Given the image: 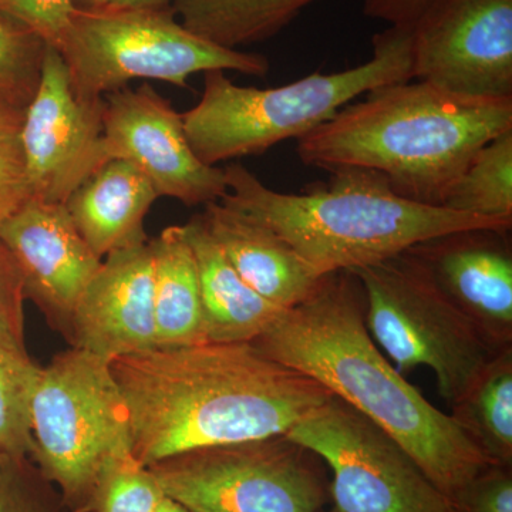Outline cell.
Here are the masks:
<instances>
[{
    "label": "cell",
    "mask_w": 512,
    "mask_h": 512,
    "mask_svg": "<svg viewBox=\"0 0 512 512\" xmlns=\"http://www.w3.org/2000/svg\"><path fill=\"white\" fill-rule=\"evenodd\" d=\"M104 146L109 160H124L146 175L160 197L188 207L221 201L225 171L202 163L184 131L183 114L150 86L107 94Z\"/></svg>",
    "instance_id": "cell-13"
},
{
    "label": "cell",
    "mask_w": 512,
    "mask_h": 512,
    "mask_svg": "<svg viewBox=\"0 0 512 512\" xmlns=\"http://www.w3.org/2000/svg\"><path fill=\"white\" fill-rule=\"evenodd\" d=\"M298 140L302 163L366 168L400 197L443 207L474 154L512 130V99H473L429 83L377 87Z\"/></svg>",
    "instance_id": "cell-3"
},
{
    "label": "cell",
    "mask_w": 512,
    "mask_h": 512,
    "mask_svg": "<svg viewBox=\"0 0 512 512\" xmlns=\"http://www.w3.org/2000/svg\"><path fill=\"white\" fill-rule=\"evenodd\" d=\"M160 198L150 180L124 160L107 161L67 198L66 207L94 254L143 244L144 220Z\"/></svg>",
    "instance_id": "cell-18"
},
{
    "label": "cell",
    "mask_w": 512,
    "mask_h": 512,
    "mask_svg": "<svg viewBox=\"0 0 512 512\" xmlns=\"http://www.w3.org/2000/svg\"><path fill=\"white\" fill-rule=\"evenodd\" d=\"M156 512H190L187 510V508L183 507L180 503H177V501L171 500L170 497L163 498V501H161L160 505H158Z\"/></svg>",
    "instance_id": "cell-34"
},
{
    "label": "cell",
    "mask_w": 512,
    "mask_h": 512,
    "mask_svg": "<svg viewBox=\"0 0 512 512\" xmlns=\"http://www.w3.org/2000/svg\"><path fill=\"white\" fill-rule=\"evenodd\" d=\"M332 471L335 512H451V504L396 440L348 403H328L285 433Z\"/></svg>",
    "instance_id": "cell-10"
},
{
    "label": "cell",
    "mask_w": 512,
    "mask_h": 512,
    "mask_svg": "<svg viewBox=\"0 0 512 512\" xmlns=\"http://www.w3.org/2000/svg\"><path fill=\"white\" fill-rule=\"evenodd\" d=\"M413 26L373 36L372 59L343 72L313 73L286 86H238L222 70L207 72L200 103L183 113L184 131L202 163L259 156L282 141L301 140L377 87L413 80Z\"/></svg>",
    "instance_id": "cell-5"
},
{
    "label": "cell",
    "mask_w": 512,
    "mask_h": 512,
    "mask_svg": "<svg viewBox=\"0 0 512 512\" xmlns=\"http://www.w3.org/2000/svg\"><path fill=\"white\" fill-rule=\"evenodd\" d=\"M173 0H109L106 6L117 9H168Z\"/></svg>",
    "instance_id": "cell-33"
},
{
    "label": "cell",
    "mask_w": 512,
    "mask_h": 512,
    "mask_svg": "<svg viewBox=\"0 0 512 512\" xmlns=\"http://www.w3.org/2000/svg\"><path fill=\"white\" fill-rule=\"evenodd\" d=\"M510 229L447 232L407 249L494 352L512 348Z\"/></svg>",
    "instance_id": "cell-15"
},
{
    "label": "cell",
    "mask_w": 512,
    "mask_h": 512,
    "mask_svg": "<svg viewBox=\"0 0 512 512\" xmlns=\"http://www.w3.org/2000/svg\"><path fill=\"white\" fill-rule=\"evenodd\" d=\"M224 171L222 204L271 228L322 276L380 264L447 232L512 227L406 200L384 175L366 168H336L328 184L299 194L271 190L239 163Z\"/></svg>",
    "instance_id": "cell-4"
},
{
    "label": "cell",
    "mask_w": 512,
    "mask_h": 512,
    "mask_svg": "<svg viewBox=\"0 0 512 512\" xmlns=\"http://www.w3.org/2000/svg\"><path fill=\"white\" fill-rule=\"evenodd\" d=\"M200 276L205 342H254L286 309L245 284L205 227L201 214L184 225Z\"/></svg>",
    "instance_id": "cell-19"
},
{
    "label": "cell",
    "mask_w": 512,
    "mask_h": 512,
    "mask_svg": "<svg viewBox=\"0 0 512 512\" xmlns=\"http://www.w3.org/2000/svg\"><path fill=\"white\" fill-rule=\"evenodd\" d=\"M110 367L131 453L146 467L194 448L281 436L333 397L249 342L156 348Z\"/></svg>",
    "instance_id": "cell-1"
},
{
    "label": "cell",
    "mask_w": 512,
    "mask_h": 512,
    "mask_svg": "<svg viewBox=\"0 0 512 512\" xmlns=\"http://www.w3.org/2000/svg\"><path fill=\"white\" fill-rule=\"evenodd\" d=\"M106 100L80 99L59 50L47 46L40 82L20 131L30 197L66 204L109 160L104 146Z\"/></svg>",
    "instance_id": "cell-12"
},
{
    "label": "cell",
    "mask_w": 512,
    "mask_h": 512,
    "mask_svg": "<svg viewBox=\"0 0 512 512\" xmlns=\"http://www.w3.org/2000/svg\"><path fill=\"white\" fill-rule=\"evenodd\" d=\"M28 104L0 89V222L30 198L20 131Z\"/></svg>",
    "instance_id": "cell-27"
},
{
    "label": "cell",
    "mask_w": 512,
    "mask_h": 512,
    "mask_svg": "<svg viewBox=\"0 0 512 512\" xmlns=\"http://www.w3.org/2000/svg\"><path fill=\"white\" fill-rule=\"evenodd\" d=\"M413 79L473 99H512V0H437L412 29Z\"/></svg>",
    "instance_id": "cell-11"
},
{
    "label": "cell",
    "mask_w": 512,
    "mask_h": 512,
    "mask_svg": "<svg viewBox=\"0 0 512 512\" xmlns=\"http://www.w3.org/2000/svg\"><path fill=\"white\" fill-rule=\"evenodd\" d=\"M148 468L190 512H319L330 498L320 458L285 434L194 448Z\"/></svg>",
    "instance_id": "cell-9"
},
{
    "label": "cell",
    "mask_w": 512,
    "mask_h": 512,
    "mask_svg": "<svg viewBox=\"0 0 512 512\" xmlns=\"http://www.w3.org/2000/svg\"><path fill=\"white\" fill-rule=\"evenodd\" d=\"M154 258L157 348L205 342L200 276L184 225L150 238Z\"/></svg>",
    "instance_id": "cell-20"
},
{
    "label": "cell",
    "mask_w": 512,
    "mask_h": 512,
    "mask_svg": "<svg viewBox=\"0 0 512 512\" xmlns=\"http://www.w3.org/2000/svg\"><path fill=\"white\" fill-rule=\"evenodd\" d=\"M76 10L74 0H0V16L59 49Z\"/></svg>",
    "instance_id": "cell-30"
},
{
    "label": "cell",
    "mask_w": 512,
    "mask_h": 512,
    "mask_svg": "<svg viewBox=\"0 0 512 512\" xmlns=\"http://www.w3.org/2000/svg\"><path fill=\"white\" fill-rule=\"evenodd\" d=\"M443 208L512 224V130L474 154L448 191Z\"/></svg>",
    "instance_id": "cell-23"
},
{
    "label": "cell",
    "mask_w": 512,
    "mask_h": 512,
    "mask_svg": "<svg viewBox=\"0 0 512 512\" xmlns=\"http://www.w3.org/2000/svg\"><path fill=\"white\" fill-rule=\"evenodd\" d=\"M319 512H322V511H319ZM330 512H335V511H330Z\"/></svg>",
    "instance_id": "cell-36"
},
{
    "label": "cell",
    "mask_w": 512,
    "mask_h": 512,
    "mask_svg": "<svg viewBox=\"0 0 512 512\" xmlns=\"http://www.w3.org/2000/svg\"><path fill=\"white\" fill-rule=\"evenodd\" d=\"M0 238L22 271L26 299L69 339L77 303L103 259L84 241L66 204L30 197L0 222Z\"/></svg>",
    "instance_id": "cell-14"
},
{
    "label": "cell",
    "mask_w": 512,
    "mask_h": 512,
    "mask_svg": "<svg viewBox=\"0 0 512 512\" xmlns=\"http://www.w3.org/2000/svg\"><path fill=\"white\" fill-rule=\"evenodd\" d=\"M45 49L39 37L0 16V89L29 104L39 86Z\"/></svg>",
    "instance_id": "cell-28"
},
{
    "label": "cell",
    "mask_w": 512,
    "mask_h": 512,
    "mask_svg": "<svg viewBox=\"0 0 512 512\" xmlns=\"http://www.w3.org/2000/svg\"><path fill=\"white\" fill-rule=\"evenodd\" d=\"M262 355L311 377L386 430L448 501L494 466L457 426L387 362L365 322V293L350 271L323 276L309 298L255 339Z\"/></svg>",
    "instance_id": "cell-2"
},
{
    "label": "cell",
    "mask_w": 512,
    "mask_h": 512,
    "mask_svg": "<svg viewBox=\"0 0 512 512\" xmlns=\"http://www.w3.org/2000/svg\"><path fill=\"white\" fill-rule=\"evenodd\" d=\"M67 340L109 360L157 348L150 239L106 256L77 303Z\"/></svg>",
    "instance_id": "cell-16"
},
{
    "label": "cell",
    "mask_w": 512,
    "mask_h": 512,
    "mask_svg": "<svg viewBox=\"0 0 512 512\" xmlns=\"http://www.w3.org/2000/svg\"><path fill=\"white\" fill-rule=\"evenodd\" d=\"M437 0H363V12L369 18L390 26H413Z\"/></svg>",
    "instance_id": "cell-32"
},
{
    "label": "cell",
    "mask_w": 512,
    "mask_h": 512,
    "mask_svg": "<svg viewBox=\"0 0 512 512\" xmlns=\"http://www.w3.org/2000/svg\"><path fill=\"white\" fill-rule=\"evenodd\" d=\"M164 497L150 468L124 454L104 468L92 512H156Z\"/></svg>",
    "instance_id": "cell-25"
},
{
    "label": "cell",
    "mask_w": 512,
    "mask_h": 512,
    "mask_svg": "<svg viewBox=\"0 0 512 512\" xmlns=\"http://www.w3.org/2000/svg\"><path fill=\"white\" fill-rule=\"evenodd\" d=\"M350 272L365 293V322L376 345L402 375L417 367L433 370L448 406L497 355L406 251Z\"/></svg>",
    "instance_id": "cell-8"
},
{
    "label": "cell",
    "mask_w": 512,
    "mask_h": 512,
    "mask_svg": "<svg viewBox=\"0 0 512 512\" xmlns=\"http://www.w3.org/2000/svg\"><path fill=\"white\" fill-rule=\"evenodd\" d=\"M76 8L79 9H99L109 3V0H74Z\"/></svg>",
    "instance_id": "cell-35"
},
{
    "label": "cell",
    "mask_w": 512,
    "mask_h": 512,
    "mask_svg": "<svg viewBox=\"0 0 512 512\" xmlns=\"http://www.w3.org/2000/svg\"><path fill=\"white\" fill-rule=\"evenodd\" d=\"M204 207L205 227L245 284L259 295L289 309L318 288L323 276L271 228L221 201Z\"/></svg>",
    "instance_id": "cell-17"
},
{
    "label": "cell",
    "mask_w": 512,
    "mask_h": 512,
    "mask_svg": "<svg viewBox=\"0 0 512 512\" xmlns=\"http://www.w3.org/2000/svg\"><path fill=\"white\" fill-rule=\"evenodd\" d=\"M25 282L15 256L0 238V345L29 356L25 336Z\"/></svg>",
    "instance_id": "cell-29"
},
{
    "label": "cell",
    "mask_w": 512,
    "mask_h": 512,
    "mask_svg": "<svg viewBox=\"0 0 512 512\" xmlns=\"http://www.w3.org/2000/svg\"><path fill=\"white\" fill-rule=\"evenodd\" d=\"M175 18L171 8H76L57 49L76 96L103 99L140 79L190 89L195 73L265 76L271 69L265 56L214 45Z\"/></svg>",
    "instance_id": "cell-7"
},
{
    "label": "cell",
    "mask_w": 512,
    "mask_h": 512,
    "mask_svg": "<svg viewBox=\"0 0 512 512\" xmlns=\"http://www.w3.org/2000/svg\"><path fill=\"white\" fill-rule=\"evenodd\" d=\"M450 407L491 464L512 467V348L498 352Z\"/></svg>",
    "instance_id": "cell-22"
},
{
    "label": "cell",
    "mask_w": 512,
    "mask_h": 512,
    "mask_svg": "<svg viewBox=\"0 0 512 512\" xmlns=\"http://www.w3.org/2000/svg\"><path fill=\"white\" fill-rule=\"evenodd\" d=\"M30 431L32 460L70 512H92L104 468L131 453L127 410L110 360L70 348L40 367Z\"/></svg>",
    "instance_id": "cell-6"
},
{
    "label": "cell",
    "mask_w": 512,
    "mask_h": 512,
    "mask_svg": "<svg viewBox=\"0 0 512 512\" xmlns=\"http://www.w3.org/2000/svg\"><path fill=\"white\" fill-rule=\"evenodd\" d=\"M39 366L0 345V451L32 458L30 397Z\"/></svg>",
    "instance_id": "cell-24"
},
{
    "label": "cell",
    "mask_w": 512,
    "mask_h": 512,
    "mask_svg": "<svg viewBox=\"0 0 512 512\" xmlns=\"http://www.w3.org/2000/svg\"><path fill=\"white\" fill-rule=\"evenodd\" d=\"M0 512L70 510L32 458L0 451Z\"/></svg>",
    "instance_id": "cell-26"
},
{
    "label": "cell",
    "mask_w": 512,
    "mask_h": 512,
    "mask_svg": "<svg viewBox=\"0 0 512 512\" xmlns=\"http://www.w3.org/2000/svg\"><path fill=\"white\" fill-rule=\"evenodd\" d=\"M451 512H512L511 467L490 466L450 500Z\"/></svg>",
    "instance_id": "cell-31"
},
{
    "label": "cell",
    "mask_w": 512,
    "mask_h": 512,
    "mask_svg": "<svg viewBox=\"0 0 512 512\" xmlns=\"http://www.w3.org/2000/svg\"><path fill=\"white\" fill-rule=\"evenodd\" d=\"M316 0H173L171 9L185 28L225 47L265 42L282 32Z\"/></svg>",
    "instance_id": "cell-21"
}]
</instances>
